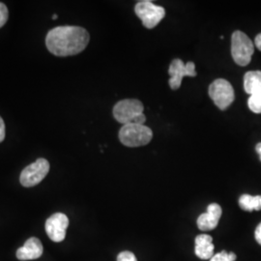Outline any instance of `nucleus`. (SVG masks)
<instances>
[{"label": "nucleus", "mask_w": 261, "mask_h": 261, "mask_svg": "<svg viewBox=\"0 0 261 261\" xmlns=\"http://www.w3.org/2000/svg\"><path fill=\"white\" fill-rule=\"evenodd\" d=\"M90 40L89 33L81 27H58L48 31L46 45L56 56H75L84 50Z\"/></svg>", "instance_id": "nucleus-1"}, {"label": "nucleus", "mask_w": 261, "mask_h": 261, "mask_svg": "<svg viewBox=\"0 0 261 261\" xmlns=\"http://www.w3.org/2000/svg\"><path fill=\"white\" fill-rule=\"evenodd\" d=\"M49 171V163L46 159L40 158L33 164L29 165L21 171L20 184L23 187L30 188L38 185L46 177Z\"/></svg>", "instance_id": "nucleus-7"}, {"label": "nucleus", "mask_w": 261, "mask_h": 261, "mask_svg": "<svg viewBox=\"0 0 261 261\" xmlns=\"http://www.w3.org/2000/svg\"><path fill=\"white\" fill-rule=\"evenodd\" d=\"M5 139V123L3 121L2 117L0 116V142H2Z\"/></svg>", "instance_id": "nucleus-19"}, {"label": "nucleus", "mask_w": 261, "mask_h": 261, "mask_svg": "<svg viewBox=\"0 0 261 261\" xmlns=\"http://www.w3.org/2000/svg\"><path fill=\"white\" fill-rule=\"evenodd\" d=\"M236 254L233 252H226L225 251L216 253L210 261H235Z\"/></svg>", "instance_id": "nucleus-16"}, {"label": "nucleus", "mask_w": 261, "mask_h": 261, "mask_svg": "<svg viewBox=\"0 0 261 261\" xmlns=\"http://www.w3.org/2000/svg\"><path fill=\"white\" fill-rule=\"evenodd\" d=\"M254 51L252 40L244 32L237 30L231 36V56L236 64L247 66L250 64Z\"/></svg>", "instance_id": "nucleus-4"}, {"label": "nucleus", "mask_w": 261, "mask_h": 261, "mask_svg": "<svg viewBox=\"0 0 261 261\" xmlns=\"http://www.w3.org/2000/svg\"><path fill=\"white\" fill-rule=\"evenodd\" d=\"M244 89L250 95L261 93V71H250L244 76Z\"/></svg>", "instance_id": "nucleus-13"}, {"label": "nucleus", "mask_w": 261, "mask_h": 261, "mask_svg": "<svg viewBox=\"0 0 261 261\" xmlns=\"http://www.w3.org/2000/svg\"><path fill=\"white\" fill-rule=\"evenodd\" d=\"M8 8L6 7L5 4L0 2V28H2L8 20Z\"/></svg>", "instance_id": "nucleus-17"}, {"label": "nucleus", "mask_w": 261, "mask_h": 261, "mask_svg": "<svg viewBox=\"0 0 261 261\" xmlns=\"http://www.w3.org/2000/svg\"><path fill=\"white\" fill-rule=\"evenodd\" d=\"M249 109L254 113H261V93L251 95L248 100Z\"/></svg>", "instance_id": "nucleus-15"}, {"label": "nucleus", "mask_w": 261, "mask_h": 261, "mask_svg": "<svg viewBox=\"0 0 261 261\" xmlns=\"http://www.w3.org/2000/svg\"><path fill=\"white\" fill-rule=\"evenodd\" d=\"M255 150H256L257 154L259 155V157H260L261 161V142H259V143H257V144H256V147H255Z\"/></svg>", "instance_id": "nucleus-22"}, {"label": "nucleus", "mask_w": 261, "mask_h": 261, "mask_svg": "<svg viewBox=\"0 0 261 261\" xmlns=\"http://www.w3.org/2000/svg\"><path fill=\"white\" fill-rule=\"evenodd\" d=\"M254 237H255V240L256 242L258 243L259 245H261V223L257 225V227L255 228V231H254Z\"/></svg>", "instance_id": "nucleus-20"}, {"label": "nucleus", "mask_w": 261, "mask_h": 261, "mask_svg": "<svg viewBox=\"0 0 261 261\" xmlns=\"http://www.w3.org/2000/svg\"><path fill=\"white\" fill-rule=\"evenodd\" d=\"M117 261H138L136 255L130 252H122L117 256Z\"/></svg>", "instance_id": "nucleus-18"}, {"label": "nucleus", "mask_w": 261, "mask_h": 261, "mask_svg": "<svg viewBox=\"0 0 261 261\" xmlns=\"http://www.w3.org/2000/svg\"><path fill=\"white\" fill-rule=\"evenodd\" d=\"M44 252L41 241L35 238H29L25 244L17 251V257L19 260H33L39 258Z\"/></svg>", "instance_id": "nucleus-11"}, {"label": "nucleus", "mask_w": 261, "mask_h": 261, "mask_svg": "<svg viewBox=\"0 0 261 261\" xmlns=\"http://www.w3.org/2000/svg\"><path fill=\"white\" fill-rule=\"evenodd\" d=\"M254 44H255V46L256 47L261 50V33H259L256 37H255V40H254Z\"/></svg>", "instance_id": "nucleus-21"}, {"label": "nucleus", "mask_w": 261, "mask_h": 261, "mask_svg": "<svg viewBox=\"0 0 261 261\" xmlns=\"http://www.w3.org/2000/svg\"><path fill=\"white\" fill-rule=\"evenodd\" d=\"M212 241L213 238L207 234H201L196 237L195 252L197 257L200 259H211L213 257L215 247Z\"/></svg>", "instance_id": "nucleus-12"}, {"label": "nucleus", "mask_w": 261, "mask_h": 261, "mask_svg": "<svg viewBox=\"0 0 261 261\" xmlns=\"http://www.w3.org/2000/svg\"><path fill=\"white\" fill-rule=\"evenodd\" d=\"M135 12L141 19L142 24L148 29L156 28L166 16V10L148 0L138 2L135 7Z\"/></svg>", "instance_id": "nucleus-6"}, {"label": "nucleus", "mask_w": 261, "mask_h": 261, "mask_svg": "<svg viewBox=\"0 0 261 261\" xmlns=\"http://www.w3.org/2000/svg\"><path fill=\"white\" fill-rule=\"evenodd\" d=\"M170 79L168 84L171 89H179L184 76H196V64L192 61L185 64L181 59H174L168 68Z\"/></svg>", "instance_id": "nucleus-8"}, {"label": "nucleus", "mask_w": 261, "mask_h": 261, "mask_svg": "<svg viewBox=\"0 0 261 261\" xmlns=\"http://www.w3.org/2000/svg\"><path fill=\"white\" fill-rule=\"evenodd\" d=\"M53 19H57V15H54V16H53Z\"/></svg>", "instance_id": "nucleus-23"}, {"label": "nucleus", "mask_w": 261, "mask_h": 261, "mask_svg": "<svg viewBox=\"0 0 261 261\" xmlns=\"http://www.w3.org/2000/svg\"><path fill=\"white\" fill-rule=\"evenodd\" d=\"M208 92L215 105L222 111L229 108L235 99L232 85L224 79H218L214 81L210 84Z\"/></svg>", "instance_id": "nucleus-5"}, {"label": "nucleus", "mask_w": 261, "mask_h": 261, "mask_svg": "<svg viewBox=\"0 0 261 261\" xmlns=\"http://www.w3.org/2000/svg\"><path fill=\"white\" fill-rule=\"evenodd\" d=\"M222 208L217 203L208 206L207 212L200 215L197 219V226L202 231H209L215 229L222 217Z\"/></svg>", "instance_id": "nucleus-10"}, {"label": "nucleus", "mask_w": 261, "mask_h": 261, "mask_svg": "<svg viewBox=\"0 0 261 261\" xmlns=\"http://www.w3.org/2000/svg\"><path fill=\"white\" fill-rule=\"evenodd\" d=\"M143 105L136 99H126L116 103L113 108L115 120L123 125L140 124L144 125L146 116L143 113Z\"/></svg>", "instance_id": "nucleus-2"}, {"label": "nucleus", "mask_w": 261, "mask_h": 261, "mask_svg": "<svg viewBox=\"0 0 261 261\" xmlns=\"http://www.w3.org/2000/svg\"><path fill=\"white\" fill-rule=\"evenodd\" d=\"M239 206L244 211H259L261 210V196L243 195L239 198Z\"/></svg>", "instance_id": "nucleus-14"}, {"label": "nucleus", "mask_w": 261, "mask_h": 261, "mask_svg": "<svg viewBox=\"0 0 261 261\" xmlns=\"http://www.w3.org/2000/svg\"><path fill=\"white\" fill-rule=\"evenodd\" d=\"M69 226V219L63 213H56L50 216L46 222V232L54 242H62L66 237Z\"/></svg>", "instance_id": "nucleus-9"}, {"label": "nucleus", "mask_w": 261, "mask_h": 261, "mask_svg": "<svg viewBox=\"0 0 261 261\" xmlns=\"http://www.w3.org/2000/svg\"><path fill=\"white\" fill-rule=\"evenodd\" d=\"M118 137L123 145L139 147L149 143L153 138V132L145 125L128 124L123 125Z\"/></svg>", "instance_id": "nucleus-3"}]
</instances>
